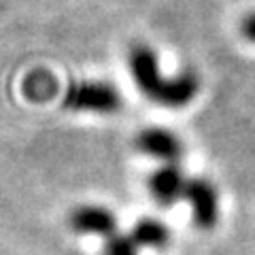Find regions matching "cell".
Returning a JSON list of instances; mask_svg holds the SVG:
<instances>
[{
  "label": "cell",
  "instance_id": "7",
  "mask_svg": "<svg viewBox=\"0 0 255 255\" xmlns=\"http://www.w3.org/2000/svg\"><path fill=\"white\" fill-rule=\"evenodd\" d=\"M130 236H132V241L138 245V249H140V247H153V249H162V247H166V245H168V241H170L168 228H166L162 221L151 219V217H145V219L136 221V226L132 228Z\"/></svg>",
  "mask_w": 255,
  "mask_h": 255
},
{
  "label": "cell",
  "instance_id": "3",
  "mask_svg": "<svg viewBox=\"0 0 255 255\" xmlns=\"http://www.w3.org/2000/svg\"><path fill=\"white\" fill-rule=\"evenodd\" d=\"M183 198L191 204L196 226L211 230L219 217V206H217V191L213 183L206 179H187Z\"/></svg>",
  "mask_w": 255,
  "mask_h": 255
},
{
  "label": "cell",
  "instance_id": "5",
  "mask_svg": "<svg viewBox=\"0 0 255 255\" xmlns=\"http://www.w3.org/2000/svg\"><path fill=\"white\" fill-rule=\"evenodd\" d=\"M187 179L183 177L177 164H164L157 168L149 179V191L162 206H172L174 202L183 198Z\"/></svg>",
  "mask_w": 255,
  "mask_h": 255
},
{
  "label": "cell",
  "instance_id": "2",
  "mask_svg": "<svg viewBox=\"0 0 255 255\" xmlns=\"http://www.w3.org/2000/svg\"><path fill=\"white\" fill-rule=\"evenodd\" d=\"M64 107L87 113H115L122 107V96L111 83L81 81L73 83L64 96Z\"/></svg>",
  "mask_w": 255,
  "mask_h": 255
},
{
  "label": "cell",
  "instance_id": "9",
  "mask_svg": "<svg viewBox=\"0 0 255 255\" xmlns=\"http://www.w3.org/2000/svg\"><path fill=\"white\" fill-rule=\"evenodd\" d=\"M243 34H245V38H249L251 43H255V13H251L249 17L243 21Z\"/></svg>",
  "mask_w": 255,
  "mask_h": 255
},
{
  "label": "cell",
  "instance_id": "4",
  "mask_svg": "<svg viewBox=\"0 0 255 255\" xmlns=\"http://www.w3.org/2000/svg\"><path fill=\"white\" fill-rule=\"evenodd\" d=\"M136 149L147 157L159 159L166 164H174L183 153V145L177 138V134H172L164 128H147L136 136Z\"/></svg>",
  "mask_w": 255,
  "mask_h": 255
},
{
  "label": "cell",
  "instance_id": "6",
  "mask_svg": "<svg viewBox=\"0 0 255 255\" xmlns=\"http://www.w3.org/2000/svg\"><path fill=\"white\" fill-rule=\"evenodd\" d=\"M117 221L113 213L102 206H79L70 215V228L79 234H96L109 238L115 234Z\"/></svg>",
  "mask_w": 255,
  "mask_h": 255
},
{
  "label": "cell",
  "instance_id": "1",
  "mask_svg": "<svg viewBox=\"0 0 255 255\" xmlns=\"http://www.w3.org/2000/svg\"><path fill=\"white\" fill-rule=\"evenodd\" d=\"M132 79L136 81L138 90L147 98L155 100L162 107L181 109L187 107L198 94V79L194 73H183L179 77L164 79L159 75L157 66V55L147 45H136L130 49L128 55Z\"/></svg>",
  "mask_w": 255,
  "mask_h": 255
},
{
  "label": "cell",
  "instance_id": "8",
  "mask_svg": "<svg viewBox=\"0 0 255 255\" xmlns=\"http://www.w3.org/2000/svg\"><path fill=\"white\" fill-rule=\"evenodd\" d=\"M105 255H138V245L130 234H113L107 238Z\"/></svg>",
  "mask_w": 255,
  "mask_h": 255
}]
</instances>
